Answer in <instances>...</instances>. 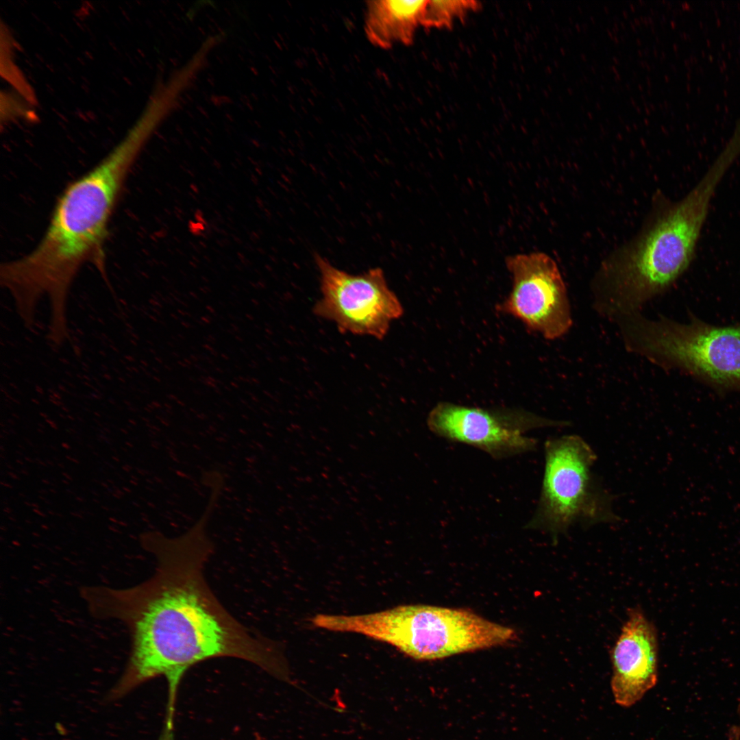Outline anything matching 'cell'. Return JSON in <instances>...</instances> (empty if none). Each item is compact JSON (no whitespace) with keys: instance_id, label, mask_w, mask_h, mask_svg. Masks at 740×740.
<instances>
[{"instance_id":"obj_1","label":"cell","mask_w":740,"mask_h":740,"mask_svg":"<svg viewBox=\"0 0 740 740\" xmlns=\"http://www.w3.org/2000/svg\"><path fill=\"white\" fill-rule=\"evenodd\" d=\"M212 513L205 508L190 528L175 536L159 532L143 534V548L156 560L148 580L125 589L98 586L82 591L94 617L119 620L128 628L131 645L123 685L165 677L169 717L174 715L184 675L202 661L236 658L281 679L288 676L278 645L236 619L206 580L205 566L214 549L207 526Z\"/></svg>"},{"instance_id":"obj_2","label":"cell","mask_w":740,"mask_h":740,"mask_svg":"<svg viewBox=\"0 0 740 740\" xmlns=\"http://www.w3.org/2000/svg\"><path fill=\"white\" fill-rule=\"evenodd\" d=\"M150 135L135 123L98 164L65 188L37 246L1 266V281L14 295L48 293L61 301L84 264L100 263L110 221Z\"/></svg>"},{"instance_id":"obj_3","label":"cell","mask_w":740,"mask_h":740,"mask_svg":"<svg viewBox=\"0 0 740 740\" xmlns=\"http://www.w3.org/2000/svg\"><path fill=\"white\" fill-rule=\"evenodd\" d=\"M717 186L715 179L704 176L602 267L593 288V304L599 313L617 321L639 312L687 270Z\"/></svg>"},{"instance_id":"obj_4","label":"cell","mask_w":740,"mask_h":740,"mask_svg":"<svg viewBox=\"0 0 740 740\" xmlns=\"http://www.w3.org/2000/svg\"><path fill=\"white\" fill-rule=\"evenodd\" d=\"M317 628L360 634L388 643L418 661L507 644L515 631L465 609L430 605H402L358 615L319 614Z\"/></svg>"},{"instance_id":"obj_5","label":"cell","mask_w":740,"mask_h":740,"mask_svg":"<svg viewBox=\"0 0 740 740\" xmlns=\"http://www.w3.org/2000/svg\"><path fill=\"white\" fill-rule=\"evenodd\" d=\"M626 349L664 369H680L718 391H740V323L719 327L690 314L687 323L639 312L618 319Z\"/></svg>"},{"instance_id":"obj_6","label":"cell","mask_w":740,"mask_h":740,"mask_svg":"<svg viewBox=\"0 0 740 740\" xmlns=\"http://www.w3.org/2000/svg\"><path fill=\"white\" fill-rule=\"evenodd\" d=\"M545 470L537 508L528 528L549 532L554 540L579 523L590 526L619 520L613 496L593 475L597 459L578 435H565L545 443Z\"/></svg>"},{"instance_id":"obj_7","label":"cell","mask_w":740,"mask_h":740,"mask_svg":"<svg viewBox=\"0 0 740 740\" xmlns=\"http://www.w3.org/2000/svg\"><path fill=\"white\" fill-rule=\"evenodd\" d=\"M314 260L320 273L321 297L314 305L313 313L334 322L342 333L382 340L391 322L404 314L383 271L374 268L354 275L338 269L318 254Z\"/></svg>"},{"instance_id":"obj_8","label":"cell","mask_w":740,"mask_h":740,"mask_svg":"<svg viewBox=\"0 0 740 740\" xmlns=\"http://www.w3.org/2000/svg\"><path fill=\"white\" fill-rule=\"evenodd\" d=\"M427 424L439 436L473 446L501 459L536 449L537 441L525 435L528 431L569 423L522 409H486L441 402L428 414Z\"/></svg>"},{"instance_id":"obj_9","label":"cell","mask_w":740,"mask_h":740,"mask_svg":"<svg viewBox=\"0 0 740 740\" xmlns=\"http://www.w3.org/2000/svg\"><path fill=\"white\" fill-rule=\"evenodd\" d=\"M505 262L513 288L498 310L519 319L547 339L565 334L572 325L571 308L554 260L544 253L533 252L509 256Z\"/></svg>"},{"instance_id":"obj_10","label":"cell","mask_w":740,"mask_h":740,"mask_svg":"<svg viewBox=\"0 0 740 740\" xmlns=\"http://www.w3.org/2000/svg\"><path fill=\"white\" fill-rule=\"evenodd\" d=\"M656 630L640 608H631L611 651L610 687L615 701L630 707L658 679Z\"/></svg>"},{"instance_id":"obj_11","label":"cell","mask_w":740,"mask_h":740,"mask_svg":"<svg viewBox=\"0 0 740 740\" xmlns=\"http://www.w3.org/2000/svg\"><path fill=\"white\" fill-rule=\"evenodd\" d=\"M428 0H373L367 2L365 32L374 45L389 48L410 44L422 25Z\"/></svg>"},{"instance_id":"obj_12","label":"cell","mask_w":740,"mask_h":740,"mask_svg":"<svg viewBox=\"0 0 740 740\" xmlns=\"http://www.w3.org/2000/svg\"><path fill=\"white\" fill-rule=\"evenodd\" d=\"M479 7L478 2L471 0H428L422 26L449 27L456 20Z\"/></svg>"},{"instance_id":"obj_13","label":"cell","mask_w":740,"mask_h":740,"mask_svg":"<svg viewBox=\"0 0 740 740\" xmlns=\"http://www.w3.org/2000/svg\"><path fill=\"white\" fill-rule=\"evenodd\" d=\"M159 740H174L173 725L165 724V728Z\"/></svg>"},{"instance_id":"obj_14","label":"cell","mask_w":740,"mask_h":740,"mask_svg":"<svg viewBox=\"0 0 740 740\" xmlns=\"http://www.w3.org/2000/svg\"><path fill=\"white\" fill-rule=\"evenodd\" d=\"M727 740H740V735L739 731L735 729H730L728 731Z\"/></svg>"},{"instance_id":"obj_15","label":"cell","mask_w":740,"mask_h":740,"mask_svg":"<svg viewBox=\"0 0 740 740\" xmlns=\"http://www.w3.org/2000/svg\"><path fill=\"white\" fill-rule=\"evenodd\" d=\"M737 714H738L739 720V725H737V726L739 728V734H740V700H739V702H738V704H737Z\"/></svg>"},{"instance_id":"obj_16","label":"cell","mask_w":740,"mask_h":740,"mask_svg":"<svg viewBox=\"0 0 740 740\" xmlns=\"http://www.w3.org/2000/svg\"><path fill=\"white\" fill-rule=\"evenodd\" d=\"M210 471H212V470H210ZM217 471H219V470H217ZM206 472H208V471H206ZM222 472H223V471H222ZM204 474H203V475H204ZM201 477H202V476H201Z\"/></svg>"}]
</instances>
